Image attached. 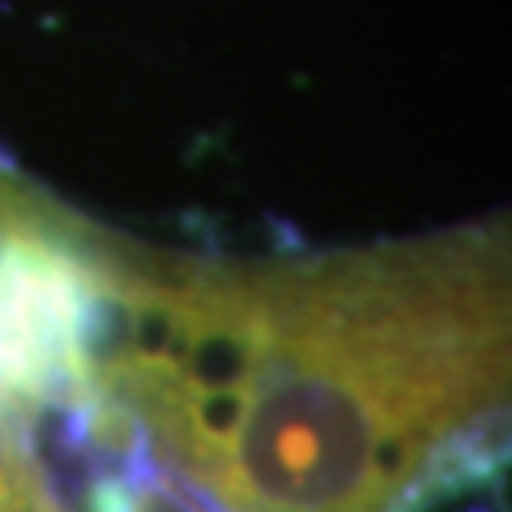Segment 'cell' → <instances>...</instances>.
<instances>
[{
  "mask_svg": "<svg viewBox=\"0 0 512 512\" xmlns=\"http://www.w3.org/2000/svg\"><path fill=\"white\" fill-rule=\"evenodd\" d=\"M133 372L201 436L239 448L265 512H367L397 466L495 393L508 338L504 239L461 231L244 269L120 265Z\"/></svg>",
  "mask_w": 512,
  "mask_h": 512,
  "instance_id": "cell-1",
  "label": "cell"
}]
</instances>
